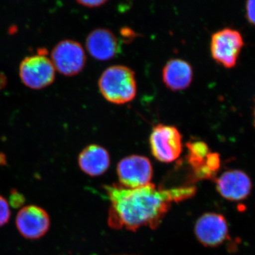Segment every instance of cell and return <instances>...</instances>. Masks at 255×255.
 <instances>
[{"instance_id": "cell-1", "label": "cell", "mask_w": 255, "mask_h": 255, "mask_svg": "<svg viewBox=\"0 0 255 255\" xmlns=\"http://www.w3.org/2000/svg\"><path fill=\"white\" fill-rule=\"evenodd\" d=\"M105 189L111 203L109 226L131 231L158 227L172 203L185 200L196 193L194 187L164 189L152 183L135 189L114 184Z\"/></svg>"}, {"instance_id": "cell-15", "label": "cell", "mask_w": 255, "mask_h": 255, "mask_svg": "<svg viewBox=\"0 0 255 255\" xmlns=\"http://www.w3.org/2000/svg\"><path fill=\"white\" fill-rule=\"evenodd\" d=\"M11 217L9 201L1 195H0V228L5 226L9 222Z\"/></svg>"}, {"instance_id": "cell-13", "label": "cell", "mask_w": 255, "mask_h": 255, "mask_svg": "<svg viewBox=\"0 0 255 255\" xmlns=\"http://www.w3.org/2000/svg\"><path fill=\"white\" fill-rule=\"evenodd\" d=\"M192 67L182 59L169 60L162 70V80L165 86L172 91H182L188 88L192 82Z\"/></svg>"}, {"instance_id": "cell-3", "label": "cell", "mask_w": 255, "mask_h": 255, "mask_svg": "<svg viewBox=\"0 0 255 255\" xmlns=\"http://www.w3.org/2000/svg\"><path fill=\"white\" fill-rule=\"evenodd\" d=\"M55 69L45 50L23 58L18 68L21 81L31 90H39L50 86L55 79Z\"/></svg>"}, {"instance_id": "cell-8", "label": "cell", "mask_w": 255, "mask_h": 255, "mask_svg": "<svg viewBox=\"0 0 255 255\" xmlns=\"http://www.w3.org/2000/svg\"><path fill=\"white\" fill-rule=\"evenodd\" d=\"M16 226L23 238L36 241L43 238L49 231V214L40 206H23L16 215Z\"/></svg>"}, {"instance_id": "cell-14", "label": "cell", "mask_w": 255, "mask_h": 255, "mask_svg": "<svg viewBox=\"0 0 255 255\" xmlns=\"http://www.w3.org/2000/svg\"><path fill=\"white\" fill-rule=\"evenodd\" d=\"M187 147V162L193 170V174L196 179H210L216 177L206 163L208 155L211 152L209 145L205 142L196 140L189 141L186 144Z\"/></svg>"}, {"instance_id": "cell-17", "label": "cell", "mask_w": 255, "mask_h": 255, "mask_svg": "<svg viewBox=\"0 0 255 255\" xmlns=\"http://www.w3.org/2000/svg\"><path fill=\"white\" fill-rule=\"evenodd\" d=\"M246 11L248 22L255 26V0H247Z\"/></svg>"}, {"instance_id": "cell-6", "label": "cell", "mask_w": 255, "mask_h": 255, "mask_svg": "<svg viewBox=\"0 0 255 255\" xmlns=\"http://www.w3.org/2000/svg\"><path fill=\"white\" fill-rule=\"evenodd\" d=\"M50 60L55 71L67 77L81 73L86 65L85 49L80 43L66 39L55 45L50 53Z\"/></svg>"}, {"instance_id": "cell-9", "label": "cell", "mask_w": 255, "mask_h": 255, "mask_svg": "<svg viewBox=\"0 0 255 255\" xmlns=\"http://www.w3.org/2000/svg\"><path fill=\"white\" fill-rule=\"evenodd\" d=\"M196 237L206 247H217L229 238L227 221L223 215L207 213L196 221Z\"/></svg>"}, {"instance_id": "cell-16", "label": "cell", "mask_w": 255, "mask_h": 255, "mask_svg": "<svg viewBox=\"0 0 255 255\" xmlns=\"http://www.w3.org/2000/svg\"><path fill=\"white\" fill-rule=\"evenodd\" d=\"M25 203V198L16 189H12L10 193L9 204L14 208H19Z\"/></svg>"}, {"instance_id": "cell-2", "label": "cell", "mask_w": 255, "mask_h": 255, "mask_svg": "<svg viewBox=\"0 0 255 255\" xmlns=\"http://www.w3.org/2000/svg\"><path fill=\"white\" fill-rule=\"evenodd\" d=\"M104 98L115 105H124L134 100L137 93L135 73L124 65L106 69L98 82Z\"/></svg>"}, {"instance_id": "cell-19", "label": "cell", "mask_w": 255, "mask_h": 255, "mask_svg": "<svg viewBox=\"0 0 255 255\" xmlns=\"http://www.w3.org/2000/svg\"><path fill=\"white\" fill-rule=\"evenodd\" d=\"M5 85H6V78H5L4 75L0 74V89L4 87Z\"/></svg>"}, {"instance_id": "cell-18", "label": "cell", "mask_w": 255, "mask_h": 255, "mask_svg": "<svg viewBox=\"0 0 255 255\" xmlns=\"http://www.w3.org/2000/svg\"><path fill=\"white\" fill-rule=\"evenodd\" d=\"M79 4L89 8L100 7L105 4L109 0H75Z\"/></svg>"}, {"instance_id": "cell-20", "label": "cell", "mask_w": 255, "mask_h": 255, "mask_svg": "<svg viewBox=\"0 0 255 255\" xmlns=\"http://www.w3.org/2000/svg\"><path fill=\"white\" fill-rule=\"evenodd\" d=\"M254 117H255V112H254Z\"/></svg>"}, {"instance_id": "cell-4", "label": "cell", "mask_w": 255, "mask_h": 255, "mask_svg": "<svg viewBox=\"0 0 255 255\" xmlns=\"http://www.w3.org/2000/svg\"><path fill=\"white\" fill-rule=\"evenodd\" d=\"M244 46V39L241 32L231 28H224L211 36V56L224 68H233L237 64Z\"/></svg>"}, {"instance_id": "cell-10", "label": "cell", "mask_w": 255, "mask_h": 255, "mask_svg": "<svg viewBox=\"0 0 255 255\" xmlns=\"http://www.w3.org/2000/svg\"><path fill=\"white\" fill-rule=\"evenodd\" d=\"M216 190L222 197L233 201L246 199L253 187L249 176L238 169L223 172L216 179Z\"/></svg>"}, {"instance_id": "cell-7", "label": "cell", "mask_w": 255, "mask_h": 255, "mask_svg": "<svg viewBox=\"0 0 255 255\" xmlns=\"http://www.w3.org/2000/svg\"><path fill=\"white\" fill-rule=\"evenodd\" d=\"M117 172L120 185L135 189L150 184L153 169L147 157L132 155L124 157L119 162Z\"/></svg>"}, {"instance_id": "cell-12", "label": "cell", "mask_w": 255, "mask_h": 255, "mask_svg": "<svg viewBox=\"0 0 255 255\" xmlns=\"http://www.w3.org/2000/svg\"><path fill=\"white\" fill-rule=\"evenodd\" d=\"M78 165L84 173L90 177H99L110 168V155L102 146L92 144L79 154Z\"/></svg>"}, {"instance_id": "cell-5", "label": "cell", "mask_w": 255, "mask_h": 255, "mask_svg": "<svg viewBox=\"0 0 255 255\" xmlns=\"http://www.w3.org/2000/svg\"><path fill=\"white\" fill-rule=\"evenodd\" d=\"M151 152L159 162L169 163L179 158L182 152V135L177 128L157 124L150 136Z\"/></svg>"}, {"instance_id": "cell-11", "label": "cell", "mask_w": 255, "mask_h": 255, "mask_svg": "<svg viewBox=\"0 0 255 255\" xmlns=\"http://www.w3.org/2000/svg\"><path fill=\"white\" fill-rule=\"evenodd\" d=\"M86 48L92 58L106 61L117 55L119 43L113 32L107 28H99L90 32L87 36Z\"/></svg>"}]
</instances>
